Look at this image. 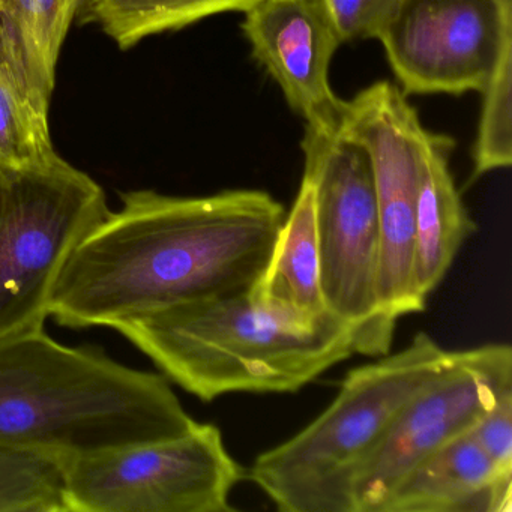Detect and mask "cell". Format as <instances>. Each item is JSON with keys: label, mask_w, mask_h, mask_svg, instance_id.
<instances>
[{"label": "cell", "mask_w": 512, "mask_h": 512, "mask_svg": "<svg viewBox=\"0 0 512 512\" xmlns=\"http://www.w3.org/2000/svg\"><path fill=\"white\" fill-rule=\"evenodd\" d=\"M119 211L80 242L59 275L50 316L70 329L253 290L283 226V205L262 190L212 196L124 193Z\"/></svg>", "instance_id": "6da1fadb"}, {"label": "cell", "mask_w": 512, "mask_h": 512, "mask_svg": "<svg viewBox=\"0 0 512 512\" xmlns=\"http://www.w3.org/2000/svg\"><path fill=\"white\" fill-rule=\"evenodd\" d=\"M253 296L266 307L305 325L331 314L326 310L320 284L313 185L305 176Z\"/></svg>", "instance_id": "5bb4252c"}, {"label": "cell", "mask_w": 512, "mask_h": 512, "mask_svg": "<svg viewBox=\"0 0 512 512\" xmlns=\"http://www.w3.org/2000/svg\"><path fill=\"white\" fill-rule=\"evenodd\" d=\"M80 0H0V20L16 31L55 71Z\"/></svg>", "instance_id": "d6986e66"}, {"label": "cell", "mask_w": 512, "mask_h": 512, "mask_svg": "<svg viewBox=\"0 0 512 512\" xmlns=\"http://www.w3.org/2000/svg\"><path fill=\"white\" fill-rule=\"evenodd\" d=\"M509 389L512 349L508 344L457 350L448 368L410 398L356 470L350 487L353 512H382L410 470L449 440L467 433Z\"/></svg>", "instance_id": "9c48e42d"}, {"label": "cell", "mask_w": 512, "mask_h": 512, "mask_svg": "<svg viewBox=\"0 0 512 512\" xmlns=\"http://www.w3.org/2000/svg\"><path fill=\"white\" fill-rule=\"evenodd\" d=\"M377 40L406 95L482 92L512 41L496 0H400Z\"/></svg>", "instance_id": "30bf717a"}, {"label": "cell", "mask_w": 512, "mask_h": 512, "mask_svg": "<svg viewBox=\"0 0 512 512\" xmlns=\"http://www.w3.org/2000/svg\"><path fill=\"white\" fill-rule=\"evenodd\" d=\"M115 331L205 403L233 392H298L356 353L352 329L337 317L305 325L253 290L152 311Z\"/></svg>", "instance_id": "3957f363"}, {"label": "cell", "mask_w": 512, "mask_h": 512, "mask_svg": "<svg viewBox=\"0 0 512 512\" xmlns=\"http://www.w3.org/2000/svg\"><path fill=\"white\" fill-rule=\"evenodd\" d=\"M56 155L49 118L32 109L0 68V166H34Z\"/></svg>", "instance_id": "ac0fdd59"}, {"label": "cell", "mask_w": 512, "mask_h": 512, "mask_svg": "<svg viewBox=\"0 0 512 512\" xmlns=\"http://www.w3.org/2000/svg\"><path fill=\"white\" fill-rule=\"evenodd\" d=\"M304 176L313 185L326 310L349 326L359 355L391 350L397 322L379 298L380 224L370 157L358 143L305 133Z\"/></svg>", "instance_id": "8992f818"}, {"label": "cell", "mask_w": 512, "mask_h": 512, "mask_svg": "<svg viewBox=\"0 0 512 512\" xmlns=\"http://www.w3.org/2000/svg\"><path fill=\"white\" fill-rule=\"evenodd\" d=\"M244 14L251 55L304 119L305 133L337 136L346 101L332 91L329 68L344 43L326 0H260Z\"/></svg>", "instance_id": "8fae6325"}, {"label": "cell", "mask_w": 512, "mask_h": 512, "mask_svg": "<svg viewBox=\"0 0 512 512\" xmlns=\"http://www.w3.org/2000/svg\"><path fill=\"white\" fill-rule=\"evenodd\" d=\"M245 469L220 428L196 422L181 436L73 455L70 512H229Z\"/></svg>", "instance_id": "52a82bcc"}, {"label": "cell", "mask_w": 512, "mask_h": 512, "mask_svg": "<svg viewBox=\"0 0 512 512\" xmlns=\"http://www.w3.org/2000/svg\"><path fill=\"white\" fill-rule=\"evenodd\" d=\"M109 212L101 185L59 155L0 166V340L44 329L59 275Z\"/></svg>", "instance_id": "5b68a950"}, {"label": "cell", "mask_w": 512, "mask_h": 512, "mask_svg": "<svg viewBox=\"0 0 512 512\" xmlns=\"http://www.w3.org/2000/svg\"><path fill=\"white\" fill-rule=\"evenodd\" d=\"M425 130L400 86L382 80L346 101L338 133L370 157L380 224V305L394 322L425 308L415 284L416 200Z\"/></svg>", "instance_id": "ba28073f"}, {"label": "cell", "mask_w": 512, "mask_h": 512, "mask_svg": "<svg viewBox=\"0 0 512 512\" xmlns=\"http://www.w3.org/2000/svg\"><path fill=\"white\" fill-rule=\"evenodd\" d=\"M455 352L419 332L404 349L353 368L331 404L262 452L245 479L281 512H353L350 487L400 410L448 368Z\"/></svg>", "instance_id": "277c9868"}, {"label": "cell", "mask_w": 512, "mask_h": 512, "mask_svg": "<svg viewBox=\"0 0 512 512\" xmlns=\"http://www.w3.org/2000/svg\"><path fill=\"white\" fill-rule=\"evenodd\" d=\"M71 458L59 449L0 445V512H70Z\"/></svg>", "instance_id": "2e32d148"}, {"label": "cell", "mask_w": 512, "mask_h": 512, "mask_svg": "<svg viewBox=\"0 0 512 512\" xmlns=\"http://www.w3.org/2000/svg\"><path fill=\"white\" fill-rule=\"evenodd\" d=\"M512 475L470 431L440 446L397 485L382 512H511Z\"/></svg>", "instance_id": "7c38bea8"}, {"label": "cell", "mask_w": 512, "mask_h": 512, "mask_svg": "<svg viewBox=\"0 0 512 512\" xmlns=\"http://www.w3.org/2000/svg\"><path fill=\"white\" fill-rule=\"evenodd\" d=\"M455 142L425 130L419 158L415 284L422 301L442 283L461 245L476 230L452 178Z\"/></svg>", "instance_id": "4fadbf2b"}, {"label": "cell", "mask_w": 512, "mask_h": 512, "mask_svg": "<svg viewBox=\"0 0 512 512\" xmlns=\"http://www.w3.org/2000/svg\"><path fill=\"white\" fill-rule=\"evenodd\" d=\"M503 13L512 14V0H496Z\"/></svg>", "instance_id": "7402d4cb"}, {"label": "cell", "mask_w": 512, "mask_h": 512, "mask_svg": "<svg viewBox=\"0 0 512 512\" xmlns=\"http://www.w3.org/2000/svg\"><path fill=\"white\" fill-rule=\"evenodd\" d=\"M260 0H80V25H95L122 50L143 38L178 31L206 17L245 13Z\"/></svg>", "instance_id": "9a60e30c"}, {"label": "cell", "mask_w": 512, "mask_h": 512, "mask_svg": "<svg viewBox=\"0 0 512 512\" xmlns=\"http://www.w3.org/2000/svg\"><path fill=\"white\" fill-rule=\"evenodd\" d=\"M469 431L496 469L512 475V389L503 392Z\"/></svg>", "instance_id": "44dd1931"}, {"label": "cell", "mask_w": 512, "mask_h": 512, "mask_svg": "<svg viewBox=\"0 0 512 512\" xmlns=\"http://www.w3.org/2000/svg\"><path fill=\"white\" fill-rule=\"evenodd\" d=\"M481 118L473 146L472 179L512 163V41L506 44L493 76L481 92Z\"/></svg>", "instance_id": "e0dca14e"}, {"label": "cell", "mask_w": 512, "mask_h": 512, "mask_svg": "<svg viewBox=\"0 0 512 512\" xmlns=\"http://www.w3.org/2000/svg\"><path fill=\"white\" fill-rule=\"evenodd\" d=\"M164 374L41 331L0 340V445L82 455L181 436L196 425Z\"/></svg>", "instance_id": "7a4b0ae2"}, {"label": "cell", "mask_w": 512, "mask_h": 512, "mask_svg": "<svg viewBox=\"0 0 512 512\" xmlns=\"http://www.w3.org/2000/svg\"><path fill=\"white\" fill-rule=\"evenodd\" d=\"M343 43L377 40L400 0H326Z\"/></svg>", "instance_id": "ffe728a7"}]
</instances>
